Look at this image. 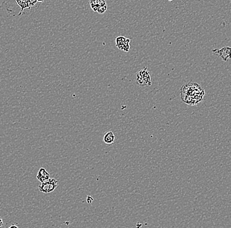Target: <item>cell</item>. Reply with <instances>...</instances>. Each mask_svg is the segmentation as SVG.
<instances>
[{
	"instance_id": "obj_1",
	"label": "cell",
	"mask_w": 231,
	"mask_h": 228,
	"mask_svg": "<svg viewBox=\"0 0 231 228\" xmlns=\"http://www.w3.org/2000/svg\"><path fill=\"white\" fill-rule=\"evenodd\" d=\"M181 98L183 102L190 106H196L203 101L204 88L196 83H188L181 88Z\"/></svg>"
},
{
	"instance_id": "obj_2",
	"label": "cell",
	"mask_w": 231,
	"mask_h": 228,
	"mask_svg": "<svg viewBox=\"0 0 231 228\" xmlns=\"http://www.w3.org/2000/svg\"><path fill=\"white\" fill-rule=\"evenodd\" d=\"M136 81L141 86H150L152 85L150 73L146 67L139 71L136 74Z\"/></svg>"
},
{
	"instance_id": "obj_3",
	"label": "cell",
	"mask_w": 231,
	"mask_h": 228,
	"mask_svg": "<svg viewBox=\"0 0 231 228\" xmlns=\"http://www.w3.org/2000/svg\"><path fill=\"white\" fill-rule=\"evenodd\" d=\"M58 187V180L55 178H50L49 179L46 181L39 186V191L43 193H52Z\"/></svg>"
},
{
	"instance_id": "obj_4",
	"label": "cell",
	"mask_w": 231,
	"mask_h": 228,
	"mask_svg": "<svg viewBox=\"0 0 231 228\" xmlns=\"http://www.w3.org/2000/svg\"><path fill=\"white\" fill-rule=\"evenodd\" d=\"M116 46L120 50L128 52L130 49V39L123 36H118L116 39Z\"/></svg>"
},
{
	"instance_id": "obj_5",
	"label": "cell",
	"mask_w": 231,
	"mask_h": 228,
	"mask_svg": "<svg viewBox=\"0 0 231 228\" xmlns=\"http://www.w3.org/2000/svg\"><path fill=\"white\" fill-rule=\"evenodd\" d=\"M212 52L214 54L219 56L224 61H227L231 59V48L230 47H224L220 49H213Z\"/></svg>"
},
{
	"instance_id": "obj_6",
	"label": "cell",
	"mask_w": 231,
	"mask_h": 228,
	"mask_svg": "<svg viewBox=\"0 0 231 228\" xmlns=\"http://www.w3.org/2000/svg\"><path fill=\"white\" fill-rule=\"evenodd\" d=\"M36 178L39 181L43 183L50 179V175L46 169L43 168V167H41L39 169L38 174L36 175Z\"/></svg>"
},
{
	"instance_id": "obj_7",
	"label": "cell",
	"mask_w": 231,
	"mask_h": 228,
	"mask_svg": "<svg viewBox=\"0 0 231 228\" xmlns=\"http://www.w3.org/2000/svg\"><path fill=\"white\" fill-rule=\"evenodd\" d=\"M89 4L91 7L92 10L94 12H97L98 9L101 6H106V0H90Z\"/></svg>"
},
{
	"instance_id": "obj_8",
	"label": "cell",
	"mask_w": 231,
	"mask_h": 228,
	"mask_svg": "<svg viewBox=\"0 0 231 228\" xmlns=\"http://www.w3.org/2000/svg\"><path fill=\"white\" fill-rule=\"evenodd\" d=\"M103 141L107 145H111L115 141V135L112 131L107 132L103 137Z\"/></svg>"
},
{
	"instance_id": "obj_9",
	"label": "cell",
	"mask_w": 231,
	"mask_h": 228,
	"mask_svg": "<svg viewBox=\"0 0 231 228\" xmlns=\"http://www.w3.org/2000/svg\"><path fill=\"white\" fill-rule=\"evenodd\" d=\"M106 10H107V5H106V6H101L98 9V11H97V12H98L99 14H103V13H104L105 12H106Z\"/></svg>"
},
{
	"instance_id": "obj_10",
	"label": "cell",
	"mask_w": 231,
	"mask_h": 228,
	"mask_svg": "<svg viewBox=\"0 0 231 228\" xmlns=\"http://www.w3.org/2000/svg\"><path fill=\"white\" fill-rule=\"evenodd\" d=\"M93 201V198L91 195H88L87 196V203L88 204H91Z\"/></svg>"
},
{
	"instance_id": "obj_11",
	"label": "cell",
	"mask_w": 231,
	"mask_h": 228,
	"mask_svg": "<svg viewBox=\"0 0 231 228\" xmlns=\"http://www.w3.org/2000/svg\"><path fill=\"white\" fill-rule=\"evenodd\" d=\"M4 225V222H3V220L1 217H0V227H2Z\"/></svg>"
},
{
	"instance_id": "obj_12",
	"label": "cell",
	"mask_w": 231,
	"mask_h": 228,
	"mask_svg": "<svg viewBox=\"0 0 231 228\" xmlns=\"http://www.w3.org/2000/svg\"><path fill=\"white\" fill-rule=\"evenodd\" d=\"M9 228H18V227L16 225H12L11 226H10Z\"/></svg>"
},
{
	"instance_id": "obj_13",
	"label": "cell",
	"mask_w": 231,
	"mask_h": 228,
	"mask_svg": "<svg viewBox=\"0 0 231 228\" xmlns=\"http://www.w3.org/2000/svg\"><path fill=\"white\" fill-rule=\"evenodd\" d=\"M44 1V0H37V1H38V2H43Z\"/></svg>"
},
{
	"instance_id": "obj_14",
	"label": "cell",
	"mask_w": 231,
	"mask_h": 228,
	"mask_svg": "<svg viewBox=\"0 0 231 228\" xmlns=\"http://www.w3.org/2000/svg\"><path fill=\"white\" fill-rule=\"evenodd\" d=\"M168 1H173V0H168Z\"/></svg>"
}]
</instances>
